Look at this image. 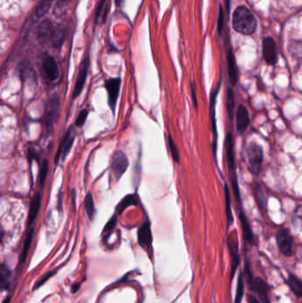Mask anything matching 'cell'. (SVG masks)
I'll use <instances>...</instances> for the list:
<instances>
[{"instance_id": "6da1fadb", "label": "cell", "mask_w": 302, "mask_h": 303, "mask_svg": "<svg viewBox=\"0 0 302 303\" xmlns=\"http://www.w3.org/2000/svg\"><path fill=\"white\" fill-rule=\"evenodd\" d=\"M224 148H225V158L227 163V168L230 175L231 191L233 192L239 210H243L242 198L240 194V189L238 184V174H237V167L235 160L234 137L232 131H228L226 134L224 141Z\"/></svg>"}, {"instance_id": "7a4b0ae2", "label": "cell", "mask_w": 302, "mask_h": 303, "mask_svg": "<svg viewBox=\"0 0 302 303\" xmlns=\"http://www.w3.org/2000/svg\"><path fill=\"white\" fill-rule=\"evenodd\" d=\"M232 27L239 34L251 36L257 29V21L250 9L240 5L235 9L232 14Z\"/></svg>"}, {"instance_id": "3957f363", "label": "cell", "mask_w": 302, "mask_h": 303, "mask_svg": "<svg viewBox=\"0 0 302 303\" xmlns=\"http://www.w3.org/2000/svg\"><path fill=\"white\" fill-rule=\"evenodd\" d=\"M222 86V75L220 77V80L218 82L216 86L212 89L209 96V118H210V125H211V132H212V145L211 149L213 153L214 158L217 164V140H218V132H217L216 121V104L218 95L221 91Z\"/></svg>"}, {"instance_id": "277c9868", "label": "cell", "mask_w": 302, "mask_h": 303, "mask_svg": "<svg viewBox=\"0 0 302 303\" xmlns=\"http://www.w3.org/2000/svg\"><path fill=\"white\" fill-rule=\"evenodd\" d=\"M247 157L252 174L259 176L262 171L264 150L262 145L256 141H251L247 147Z\"/></svg>"}, {"instance_id": "5b68a950", "label": "cell", "mask_w": 302, "mask_h": 303, "mask_svg": "<svg viewBox=\"0 0 302 303\" xmlns=\"http://www.w3.org/2000/svg\"><path fill=\"white\" fill-rule=\"evenodd\" d=\"M276 242L279 252L286 257L294 255V238L288 228L282 227L276 234Z\"/></svg>"}, {"instance_id": "8992f818", "label": "cell", "mask_w": 302, "mask_h": 303, "mask_svg": "<svg viewBox=\"0 0 302 303\" xmlns=\"http://www.w3.org/2000/svg\"><path fill=\"white\" fill-rule=\"evenodd\" d=\"M153 231L152 222L147 214H145V221L137 229V242L141 248L147 252L153 250Z\"/></svg>"}, {"instance_id": "52a82bcc", "label": "cell", "mask_w": 302, "mask_h": 303, "mask_svg": "<svg viewBox=\"0 0 302 303\" xmlns=\"http://www.w3.org/2000/svg\"><path fill=\"white\" fill-rule=\"evenodd\" d=\"M227 246L230 256V278L233 279L238 265L240 263V255L236 231L227 237Z\"/></svg>"}, {"instance_id": "ba28073f", "label": "cell", "mask_w": 302, "mask_h": 303, "mask_svg": "<svg viewBox=\"0 0 302 303\" xmlns=\"http://www.w3.org/2000/svg\"><path fill=\"white\" fill-rule=\"evenodd\" d=\"M129 166L128 156L123 151H116L113 154L111 162V170L115 175V179L120 180L121 177L128 171Z\"/></svg>"}, {"instance_id": "9c48e42d", "label": "cell", "mask_w": 302, "mask_h": 303, "mask_svg": "<svg viewBox=\"0 0 302 303\" xmlns=\"http://www.w3.org/2000/svg\"><path fill=\"white\" fill-rule=\"evenodd\" d=\"M41 73L43 79L47 82H53L59 77L58 64L52 56L45 53L42 57L41 61Z\"/></svg>"}, {"instance_id": "30bf717a", "label": "cell", "mask_w": 302, "mask_h": 303, "mask_svg": "<svg viewBox=\"0 0 302 303\" xmlns=\"http://www.w3.org/2000/svg\"><path fill=\"white\" fill-rule=\"evenodd\" d=\"M121 86H122V79L120 77L109 78L105 82V87L107 90V98H108V105L114 115H115L117 100L119 98Z\"/></svg>"}, {"instance_id": "8fae6325", "label": "cell", "mask_w": 302, "mask_h": 303, "mask_svg": "<svg viewBox=\"0 0 302 303\" xmlns=\"http://www.w3.org/2000/svg\"><path fill=\"white\" fill-rule=\"evenodd\" d=\"M234 116L238 134L239 136H243L247 132V129L251 123L250 115L247 107L243 104H239L237 109L235 110Z\"/></svg>"}, {"instance_id": "7c38bea8", "label": "cell", "mask_w": 302, "mask_h": 303, "mask_svg": "<svg viewBox=\"0 0 302 303\" xmlns=\"http://www.w3.org/2000/svg\"><path fill=\"white\" fill-rule=\"evenodd\" d=\"M262 56L268 66H276L278 60L276 41L271 37H267L262 41Z\"/></svg>"}, {"instance_id": "4fadbf2b", "label": "cell", "mask_w": 302, "mask_h": 303, "mask_svg": "<svg viewBox=\"0 0 302 303\" xmlns=\"http://www.w3.org/2000/svg\"><path fill=\"white\" fill-rule=\"evenodd\" d=\"M238 220L240 222L241 231H242L243 240L245 242V245L247 246H254L256 244V235L253 231L250 221L248 220L247 214L243 210H239L238 213Z\"/></svg>"}, {"instance_id": "5bb4252c", "label": "cell", "mask_w": 302, "mask_h": 303, "mask_svg": "<svg viewBox=\"0 0 302 303\" xmlns=\"http://www.w3.org/2000/svg\"><path fill=\"white\" fill-rule=\"evenodd\" d=\"M60 103L59 98L53 97L48 100L44 111V124L48 128H51L56 120L58 119L60 115Z\"/></svg>"}, {"instance_id": "9a60e30c", "label": "cell", "mask_w": 302, "mask_h": 303, "mask_svg": "<svg viewBox=\"0 0 302 303\" xmlns=\"http://www.w3.org/2000/svg\"><path fill=\"white\" fill-rule=\"evenodd\" d=\"M227 69L228 77L231 87H235L238 83V68L232 47L230 46L227 51Z\"/></svg>"}, {"instance_id": "2e32d148", "label": "cell", "mask_w": 302, "mask_h": 303, "mask_svg": "<svg viewBox=\"0 0 302 303\" xmlns=\"http://www.w3.org/2000/svg\"><path fill=\"white\" fill-rule=\"evenodd\" d=\"M89 61L88 58L85 59V60L82 62L79 74L77 77V82H76V86L74 88L73 91V98H76L81 94L82 90L84 89V86L86 84V77L88 74V69H89Z\"/></svg>"}, {"instance_id": "e0dca14e", "label": "cell", "mask_w": 302, "mask_h": 303, "mask_svg": "<svg viewBox=\"0 0 302 303\" xmlns=\"http://www.w3.org/2000/svg\"><path fill=\"white\" fill-rule=\"evenodd\" d=\"M259 296L260 302L262 303H270L269 300V287L267 282L262 278H256L254 279V283L251 287Z\"/></svg>"}, {"instance_id": "ac0fdd59", "label": "cell", "mask_w": 302, "mask_h": 303, "mask_svg": "<svg viewBox=\"0 0 302 303\" xmlns=\"http://www.w3.org/2000/svg\"><path fill=\"white\" fill-rule=\"evenodd\" d=\"M74 139H75V134L71 130H69L66 134L63 141L60 143V147H59L58 153H57V155H56V163L59 162L60 158L65 159V157L68 155L69 151H70L71 147H72Z\"/></svg>"}, {"instance_id": "d6986e66", "label": "cell", "mask_w": 302, "mask_h": 303, "mask_svg": "<svg viewBox=\"0 0 302 303\" xmlns=\"http://www.w3.org/2000/svg\"><path fill=\"white\" fill-rule=\"evenodd\" d=\"M224 209H225L226 222L227 228L229 229L234 222V216L231 209V193L229 184L227 182L224 183Z\"/></svg>"}, {"instance_id": "ffe728a7", "label": "cell", "mask_w": 302, "mask_h": 303, "mask_svg": "<svg viewBox=\"0 0 302 303\" xmlns=\"http://www.w3.org/2000/svg\"><path fill=\"white\" fill-rule=\"evenodd\" d=\"M139 205V197L137 193H131L124 197L119 204L116 207V215L120 216L129 207H138Z\"/></svg>"}, {"instance_id": "44dd1931", "label": "cell", "mask_w": 302, "mask_h": 303, "mask_svg": "<svg viewBox=\"0 0 302 303\" xmlns=\"http://www.w3.org/2000/svg\"><path fill=\"white\" fill-rule=\"evenodd\" d=\"M53 33H54L53 25L49 20H45L41 22L38 30V37L41 41L46 42L48 40H50L52 38Z\"/></svg>"}, {"instance_id": "7402d4cb", "label": "cell", "mask_w": 302, "mask_h": 303, "mask_svg": "<svg viewBox=\"0 0 302 303\" xmlns=\"http://www.w3.org/2000/svg\"><path fill=\"white\" fill-rule=\"evenodd\" d=\"M226 109L227 114L230 122L234 119L235 114V96L233 87L228 86L227 92H226Z\"/></svg>"}, {"instance_id": "603a6c76", "label": "cell", "mask_w": 302, "mask_h": 303, "mask_svg": "<svg viewBox=\"0 0 302 303\" xmlns=\"http://www.w3.org/2000/svg\"><path fill=\"white\" fill-rule=\"evenodd\" d=\"M12 272L8 266L0 264V291L8 290Z\"/></svg>"}, {"instance_id": "cb8c5ba5", "label": "cell", "mask_w": 302, "mask_h": 303, "mask_svg": "<svg viewBox=\"0 0 302 303\" xmlns=\"http://www.w3.org/2000/svg\"><path fill=\"white\" fill-rule=\"evenodd\" d=\"M254 193L256 197V202L261 210H266L268 207V197L265 193L262 186L259 183H256L254 185Z\"/></svg>"}, {"instance_id": "d4e9b609", "label": "cell", "mask_w": 302, "mask_h": 303, "mask_svg": "<svg viewBox=\"0 0 302 303\" xmlns=\"http://www.w3.org/2000/svg\"><path fill=\"white\" fill-rule=\"evenodd\" d=\"M287 285L299 299L302 298V281L301 278H298L296 275L290 274L287 280Z\"/></svg>"}, {"instance_id": "484cf974", "label": "cell", "mask_w": 302, "mask_h": 303, "mask_svg": "<svg viewBox=\"0 0 302 303\" xmlns=\"http://www.w3.org/2000/svg\"><path fill=\"white\" fill-rule=\"evenodd\" d=\"M41 206V195L37 193L30 203V214H29V224L31 225L35 222L36 218L39 215V210Z\"/></svg>"}, {"instance_id": "4316f807", "label": "cell", "mask_w": 302, "mask_h": 303, "mask_svg": "<svg viewBox=\"0 0 302 303\" xmlns=\"http://www.w3.org/2000/svg\"><path fill=\"white\" fill-rule=\"evenodd\" d=\"M33 237H34V230H30V232L27 235V238H26L24 244H23L22 255H21V258H20L21 263H24L27 260V257H28V255L30 252V246L32 243V240H33Z\"/></svg>"}, {"instance_id": "83f0119b", "label": "cell", "mask_w": 302, "mask_h": 303, "mask_svg": "<svg viewBox=\"0 0 302 303\" xmlns=\"http://www.w3.org/2000/svg\"><path fill=\"white\" fill-rule=\"evenodd\" d=\"M168 145H169V149H170L174 163L179 164L181 162V156H180V153H179L178 147H177V145L175 144V142H174L171 134L168 136Z\"/></svg>"}, {"instance_id": "f1b7e54d", "label": "cell", "mask_w": 302, "mask_h": 303, "mask_svg": "<svg viewBox=\"0 0 302 303\" xmlns=\"http://www.w3.org/2000/svg\"><path fill=\"white\" fill-rule=\"evenodd\" d=\"M53 0H40L38 7L36 10V14L39 18L43 17L48 11L51 8V4Z\"/></svg>"}, {"instance_id": "f546056e", "label": "cell", "mask_w": 302, "mask_h": 303, "mask_svg": "<svg viewBox=\"0 0 302 303\" xmlns=\"http://www.w3.org/2000/svg\"><path fill=\"white\" fill-rule=\"evenodd\" d=\"M244 289H245V283H244L243 273L241 272L238 276L237 290H236V295H235V303H242L243 297H244V294H245Z\"/></svg>"}, {"instance_id": "4dcf8cb0", "label": "cell", "mask_w": 302, "mask_h": 303, "mask_svg": "<svg viewBox=\"0 0 302 303\" xmlns=\"http://www.w3.org/2000/svg\"><path fill=\"white\" fill-rule=\"evenodd\" d=\"M85 205H86V212H87L88 216H89L90 220H92L94 216H95L96 210H95V204H94L93 197H92V194H91L90 192H89V193L87 194V196H86Z\"/></svg>"}, {"instance_id": "1f68e13d", "label": "cell", "mask_w": 302, "mask_h": 303, "mask_svg": "<svg viewBox=\"0 0 302 303\" xmlns=\"http://www.w3.org/2000/svg\"><path fill=\"white\" fill-rule=\"evenodd\" d=\"M65 35H66V28H60L59 30L54 31L51 38L52 44L55 47H60L64 41Z\"/></svg>"}, {"instance_id": "d6a6232c", "label": "cell", "mask_w": 302, "mask_h": 303, "mask_svg": "<svg viewBox=\"0 0 302 303\" xmlns=\"http://www.w3.org/2000/svg\"><path fill=\"white\" fill-rule=\"evenodd\" d=\"M117 219H118V216L115 214L110 218V220L107 222V224H106V226L104 228V231H103V233L105 235L106 239H107L112 234V232L114 231V230H115V227L117 225V222H118Z\"/></svg>"}, {"instance_id": "836d02e7", "label": "cell", "mask_w": 302, "mask_h": 303, "mask_svg": "<svg viewBox=\"0 0 302 303\" xmlns=\"http://www.w3.org/2000/svg\"><path fill=\"white\" fill-rule=\"evenodd\" d=\"M224 28V10L222 5L220 4L219 6V13H218V18H217V31L219 36H221L222 34V30Z\"/></svg>"}, {"instance_id": "e575fe53", "label": "cell", "mask_w": 302, "mask_h": 303, "mask_svg": "<svg viewBox=\"0 0 302 303\" xmlns=\"http://www.w3.org/2000/svg\"><path fill=\"white\" fill-rule=\"evenodd\" d=\"M190 90H191V97H192V104L196 109L199 108V100H198V94H197V86L194 81L190 83Z\"/></svg>"}, {"instance_id": "d590c367", "label": "cell", "mask_w": 302, "mask_h": 303, "mask_svg": "<svg viewBox=\"0 0 302 303\" xmlns=\"http://www.w3.org/2000/svg\"><path fill=\"white\" fill-rule=\"evenodd\" d=\"M48 171H49V163L47 160H43V163H42V167H41V171H40V183L43 185L44 181L46 179L47 174H48Z\"/></svg>"}, {"instance_id": "8d00e7d4", "label": "cell", "mask_w": 302, "mask_h": 303, "mask_svg": "<svg viewBox=\"0 0 302 303\" xmlns=\"http://www.w3.org/2000/svg\"><path fill=\"white\" fill-rule=\"evenodd\" d=\"M54 274H55V271H51V272H48V273L45 274L44 276H43L42 278L39 279V281L36 283V285H35L34 288H33V289L36 290V289L39 288L40 286H43V284H44L45 282L48 281V280H49V279H50V278H51V277L54 275Z\"/></svg>"}, {"instance_id": "74e56055", "label": "cell", "mask_w": 302, "mask_h": 303, "mask_svg": "<svg viewBox=\"0 0 302 303\" xmlns=\"http://www.w3.org/2000/svg\"><path fill=\"white\" fill-rule=\"evenodd\" d=\"M87 116H88V111L86 109L82 110L81 113L79 114V116L77 117V122H76L77 126H83L85 124L86 119H87Z\"/></svg>"}, {"instance_id": "f35d334b", "label": "cell", "mask_w": 302, "mask_h": 303, "mask_svg": "<svg viewBox=\"0 0 302 303\" xmlns=\"http://www.w3.org/2000/svg\"><path fill=\"white\" fill-rule=\"evenodd\" d=\"M106 1H107V0H100V1H99V4H98V9H97V16H96V20H98L99 16L101 15L103 7H104V5L106 4Z\"/></svg>"}, {"instance_id": "ab89813d", "label": "cell", "mask_w": 302, "mask_h": 303, "mask_svg": "<svg viewBox=\"0 0 302 303\" xmlns=\"http://www.w3.org/2000/svg\"><path fill=\"white\" fill-rule=\"evenodd\" d=\"M247 303H260L259 300L256 298L254 295H247Z\"/></svg>"}, {"instance_id": "60d3db41", "label": "cell", "mask_w": 302, "mask_h": 303, "mask_svg": "<svg viewBox=\"0 0 302 303\" xmlns=\"http://www.w3.org/2000/svg\"><path fill=\"white\" fill-rule=\"evenodd\" d=\"M68 2H69V0H58V3H57V6H60V7H62V6H64L66 4H68Z\"/></svg>"}, {"instance_id": "b9f144b4", "label": "cell", "mask_w": 302, "mask_h": 303, "mask_svg": "<svg viewBox=\"0 0 302 303\" xmlns=\"http://www.w3.org/2000/svg\"><path fill=\"white\" fill-rule=\"evenodd\" d=\"M4 232L1 228H0V243L3 241V239H4Z\"/></svg>"}, {"instance_id": "7bdbcfd3", "label": "cell", "mask_w": 302, "mask_h": 303, "mask_svg": "<svg viewBox=\"0 0 302 303\" xmlns=\"http://www.w3.org/2000/svg\"><path fill=\"white\" fill-rule=\"evenodd\" d=\"M11 297H10V296H8V297H7V298H6V299L4 300V302H3V303H11Z\"/></svg>"}, {"instance_id": "ee69618b", "label": "cell", "mask_w": 302, "mask_h": 303, "mask_svg": "<svg viewBox=\"0 0 302 303\" xmlns=\"http://www.w3.org/2000/svg\"><path fill=\"white\" fill-rule=\"evenodd\" d=\"M78 287H80V286L77 284V285H76V286L73 287V292H77V291L78 290Z\"/></svg>"}, {"instance_id": "f6af8a7d", "label": "cell", "mask_w": 302, "mask_h": 303, "mask_svg": "<svg viewBox=\"0 0 302 303\" xmlns=\"http://www.w3.org/2000/svg\"><path fill=\"white\" fill-rule=\"evenodd\" d=\"M115 3H116V4H117L118 6H120V5H121V3H122V0H115Z\"/></svg>"}]
</instances>
